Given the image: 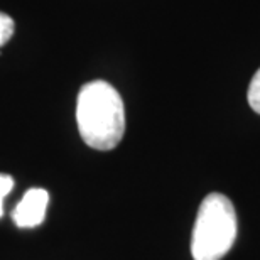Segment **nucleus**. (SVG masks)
Wrapping results in <instances>:
<instances>
[{"label":"nucleus","instance_id":"nucleus-1","mask_svg":"<svg viewBox=\"0 0 260 260\" xmlns=\"http://www.w3.org/2000/svg\"><path fill=\"white\" fill-rule=\"evenodd\" d=\"M76 122L81 139L91 149H115L125 132L120 93L103 80L83 85L76 100Z\"/></svg>","mask_w":260,"mask_h":260},{"label":"nucleus","instance_id":"nucleus-2","mask_svg":"<svg viewBox=\"0 0 260 260\" xmlns=\"http://www.w3.org/2000/svg\"><path fill=\"white\" fill-rule=\"evenodd\" d=\"M237 238V213L221 193H210L201 201L191 237L194 260H221Z\"/></svg>","mask_w":260,"mask_h":260},{"label":"nucleus","instance_id":"nucleus-3","mask_svg":"<svg viewBox=\"0 0 260 260\" xmlns=\"http://www.w3.org/2000/svg\"><path fill=\"white\" fill-rule=\"evenodd\" d=\"M49 193L43 188H30L12 211V220L19 228L39 226L46 218Z\"/></svg>","mask_w":260,"mask_h":260},{"label":"nucleus","instance_id":"nucleus-4","mask_svg":"<svg viewBox=\"0 0 260 260\" xmlns=\"http://www.w3.org/2000/svg\"><path fill=\"white\" fill-rule=\"evenodd\" d=\"M248 103H250L253 112L260 113V68L253 75L250 86H248Z\"/></svg>","mask_w":260,"mask_h":260},{"label":"nucleus","instance_id":"nucleus-5","mask_svg":"<svg viewBox=\"0 0 260 260\" xmlns=\"http://www.w3.org/2000/svg\"><path fill=\"white\" fill-rule=\"evenodd\" d=\"M14 30H15L14 19L9 17L7 14L0 12V48L9 43V39L14 36Z\"/></svg>","mask_w":260,"mask_h":260},{"label":"nucleus","instance_id":"nucleus-6","mask_svg":"<svg viewBox=\"0 0 260 260\" xmlns=\"http://www.w3.org/2000/svg\"><path fill=\"white\" fill-rule=\"evenodd\" d=\"M14 188V178L9 174H0V218L4 215V198Z\"/></svg>","mask_w":260,"mask_h":260}]
</instances>
